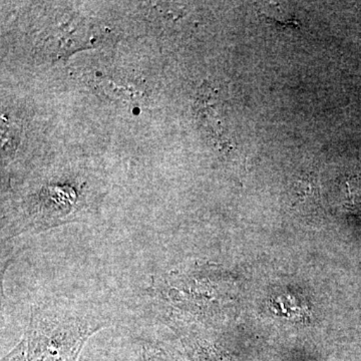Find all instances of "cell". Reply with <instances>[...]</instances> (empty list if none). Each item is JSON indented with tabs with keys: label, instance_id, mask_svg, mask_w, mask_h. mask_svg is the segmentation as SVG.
<instances>
[{
	"label": "cell",
	"instance_id": "obj_1",
	"mask_svg": "<svg viewBox=\"0 0 361 361\" xmlns=\"http://www.w3.org/2000/svg\"><path fill=\"white\" fill-rule=\"evenodd\" d=\"M92 332L78 323L32 319L18 348L25 361H78Z\"/></svg>",
	"mask_w": 361,
	"mask_h": 361
}]
</instances>
